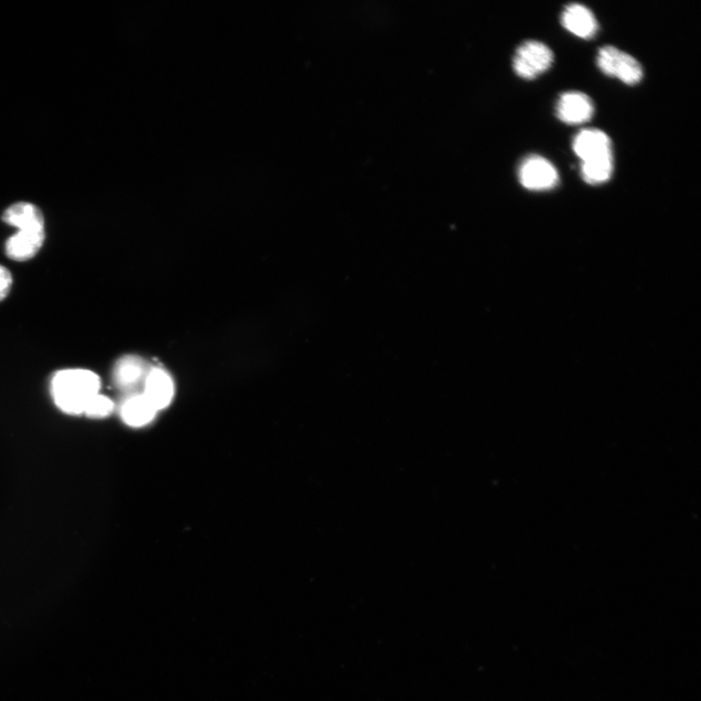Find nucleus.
Masks as SVG:
<instances>
[{"mask_svg": "<svg viewBox=\"0 0 701 701\" xmlns=\"http://www.w3.org/2000/svg\"><path fill=\"white\" fill-rule=\"evenodd\" d=\"M522 186L531 191L551 190L557 187L559 175L555 167L547 159L531 155L526 157L519 167Z\"/></svg>", "mask_w": 701, "mask_h": 701, "instance_id": "nucleus-4", "label": "nucleus"}, {"mask_svg": "<svg viewBox=\"0 0 701 701\" xmlns=\"http://www.w3.org/2000/svg\"><path fill=\"white\" fill-rule=\"evenodd\" d=\"M101 380L95 372L83 369L60 371L51 380L54 402L62 412L82 414L92 398L100 394Z\"/></svg>", "mask_w": 701, "mask_h": 701, "instance_id": "nucleus-1", "label": "nucleus"}, {"mask_svg": "<svg viewBox=\"0 0 701 701\" xmlns=\"http://www.w3.org/2000/svg\"><path fill=\"white\" fill-rule=\"evenodd\" d=\"M142 374L143 363L134 357H126L118 362L114 372L116 383L123 388L136 384Z\"/></svg>", "mask_w": 701, "mask_h": 701, "instance_id": "nucleus-13", "label": "nucleus"}, {"mask_svg": "<svg viewBox=\"0 0 701 701\" xmlns=\"http://www.w3.org/2000/svg\"><path fill=\"white\" fill-rule=\"evenodd\" d=\"M146 397L156 411L167 407L174 396V384L163 371H151L146 383Z\"/></svg>", "mask_w": 701, "mask_h": 701, "instance_id": "nucleus-10", "label": "nucleus"}, {"mask_svg": "<svg viewBox=\"0 0 701 701\" xmlns=\"http://www.w3.org/2000/svg\"><path fill=\"white\" fill-rule=\"evenodd\" d=\"M113 406L109 397L98 394L86 406L84 414L90 418H104L113 413Z\"/></svg>", "mask_w": 701, "mask_h": 701, "instance_id": "nucleus-14", "label": "nucleus"}, {"mask_svg": "<svg viewBox=\"0 0 701 701\" xmlns=\"http://www.w3.org/2000/svg\"><path fill=\"white\" fill-rule=\"evenodd\" d=\"M597 63L598 69L607 77L617 79L624 84L634 86L643 79L640 63L616 47L606 46L600 48Z\"/></svg>", "mask_w": 701, "mask_h": 701, "instance_id": "nucleus-3", "label": "nucleus"}, {"mask_svg": "<svg viewBox=\"0 0 701 701\" xmlns=\"http://www.w3.org/2000/svg\"><path fill=\"white\" fill-rule=\"evenodd\" d=\"M573 150L581 162L613 154L609 136L598 129H584L573 139Z\"/></svg>", "mask_w": 701, "mask_h": 701, "instance_id": "nucleus-6", "label": "nucleus"}, {"mask_svg": "<svg viewBox=\"0 0 701 701\" xmlns=\"http://www.w3.org/2000/svg\"><path fill=\"white\" fill-rule=\"evenodd\" d=\"M13 279L10 271L4 265H0V301L7 297L13 288Z\"/></svg>", "mask_w": 701, "mask_h": 701, "instance_id": "nucleus-15", "label": "nucleus"}, {"mask_svg": "<svg viewBox=\"0 0 701 701\" xmlns=\"http://www.w3.org/2000/svg\"><path fill=\"white\" fill-rule=\"evenodd\" d=\"M555 113L558 120L567 125H580L591 121L595 105L587 94L566 92L560 95Z\"/></svg>", "mask_w": 701, "mask_h": 701, "instance_id": "nucleus-5", "label": "nucleus"}, {"mask_svg": "<svg viewBox=\"0 0 701 701\" xmlns=\"http://www.w3.org/2000/svg\"><path fill=\"white\" fill-rule=\"evenodd\" d=\"M613 171V154L595 160L580 162L581 178L590 186H598L607 182L611 179Z\"/></svg>", "mask_w": 701, "mask_h": 701, "instance_id": "nucleus-12", "label": "nucleus"}, {"mask_svg": "<svg viewBox=\"0 0 701 701\" xmlns=\"http://www.w3.org/2000/svg\"><path fill=\"white\" fill-rule=\"evenodd\" d=\"M561 24L571 34L582 39L595 38L598 31L595 14L587 6L580 4H571L565 7L561 15Z\"/></svg>", "mask_w": 701, "mask_h": 701, "instance_id": "nucleus-7", "label": "nucleus"}, {"mask_svg": "<svg viewBox=\"0 0 701 701\" xmlns=\"http://www.w3.org/2000/svg\"><path fill=\"white\" fill-rule=\"evenodd\" d=\"M3 221L14 226L18 231H46V221L36 204L20 202L10 206L3 215Z\"/></svg>", "mask_w": 701, "mask_h": 701, "instance_id": "nucleus-9", "label": "nucleus"}, {"mask_svg": "<svg viewBox=\"0 0 701 701\" xmlns=\"http://www.w3.org/2000/svg\"><path fill=\"white\" fill-rule=\"evenodd\" d=\"M554 58V52L545 43L527 40L516 49L513 68L521 79L532 80L551 69Z\"/></svg>", "mask_w": 701, "mask_h": 701, "instance_id": "nucleus-2", "label": "nucleus"}, {"mask_svg": "<svg viewBox=\"0 0 701 701\" xmlns=\"http://www.w3.org/2000/svg\"><path fill=\"white\" fill-rule=\"evenodd\" d=\"M156 409L149 403L145 395L134 396L122 406L124 422L132 427H142L150 422L156 414Z\"/></svg>", "mask_w": 701, "mask_h": 701, "instance_id": "nucleus-11", "label": "nucleus"}, {"mask_svg": "<svg viewBox=\"0 0 701 701\" xmlns=\"http://www.w3.org/2000/svg\"><path fill=\"white\" fill-rule=\"evenodd\" d=\"M46 241V231H18L5 245L10 260L24 263L34 258Z\"/></svg>", "mask_w": 701, "mask_h": 701, "instance_id": "nucleus-8", "label": "nucleus"}]
</instances>
